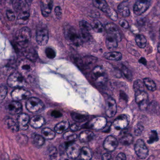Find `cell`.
<instances>
[{
    "label": "cell",
    "instance_id": "1",
    "mask_svg": "<svg viewBox=\"0 0 160 160\" xmlns=\"http://www.w3.org/2000/svg\"><path fill=\"white\" fill-rule=\"evenodd\" d=\"M64 35L68 42L75 47H79L83 43L81 33L73 27L67 26L64 28Z\"/></svg>",
    "mask_w": 160,
    "mask_h": 160
},
{
    "label": "cell",
    "instance_id": "2",
    "mask_svg": "<svg viewBox=\"0 0 160 160\" xmlns=\"http://www.w3.org/2000/svg\"><path fill=\"white\" fill-rule=\"evenodd\" d=\"M31 32L27 27L22 28L17 32L15 42L18 45L22 48H27L31 39Z\"/></svg>",
    "mask_w": 160,
    "mask_h": 160
},
{
    "label": "cell",
    "instance_id": "3",
    "mask_svg": "<svg viewBox=\"0 0 160 160\" xmlns=\"http://www.w3.org/2000/svg\"><path fill=\"white\" fill-rule=\"evenodd\" d=\"M91 78L95 85L99 87L104 86L107 81V75L103 68L97 66L91 72Z\"/></svg>",
    "mask_w": 160,
    "mask_h": 160
},
{
    "label": "cell",
    "instance_id": "4",
    "mask_svg": "<svg viewBox=\"0 0 160 160\" xmlns=\"http://www.w3.org/2000/svg\"><path fill=\"white\" fill-rule=\"evenodd\" d=\"M7 83L10 87L15 88H21L26 85V81L23 77L18 72H14L9 76Z\"/></svg>",
    "mask_w": 160,
    "mask_h": 160
},
{
    "label": "cell",
    "instance_id": "5",
    "mask_svg": "<svg viewBox=\"0 0 160 160\" xmlns=\"http://www.w3.org/2000/svg\"><path fill=\"white\" fill-rule=\"evenodd\" d=\"M48 39L49 34L47 27L44 24H40L36 30V42L40 45L44 46L48 42Z\"/></svg>",
    "mask_w": 160,
    "mask_h": 160
},
{
    "label": "cell",
    "instance_id": "6",
    "mask_svg": "<svg viewBox=\"0 0 160 160\" xmlns=\"http://www.w3.org/2000/svg\"><path fill=\"white\" fill-rule=\"evenodd\" d=\"M35 69L33 62L27 59L22 60L18 65V72L23 77H28L33 72Z\"/></svg>",
    "mask_w": 160,
    "mask_h": 160
},
{
    "label": "cell",
    "instance_id": "7",
    "mask_svg": "<svg viewBox=\"0 0 160 160\" xmlns=\"http://www.w3.org/2000/svg\"><path fill=\"white\" fill-rule=\"evenodd\" d=\"M44 104L39 98L31 97L26 103V108L31 113H38L44 108Z\"/></svg>",
    "mask_w": 160,
    "mask_h": 160
},
{
    "label": "cell",
    "instance_id": "8",
    "mask_svg": "<svg viewBox=\"0 0 160 160\" xmlns=\"http://www.w3.org/2000/svg\"><path fill=\"white\" fill-rule=\"evenodd\" d=\"M107 125V120L104 117H97L91 120L86 124V128L99 131L104 129Z\"/></svg>",
    "mask_w": 160,
    "mask_h": 160
},
{
    "label": "cell",
    "instance_id": "9",
    "mask_svg": "<svg viewBox=\"0 0 160 160\" xmlns=\"http://www.w3.org/2000/svg\"><path fill=\"white\" fill-rule=\"evenodd\" d=\"M97 59L92 56L84 57L78 59L77 62L79 68L83 71H88L90 70L94 63L96 62Z\"/></svg>",
    "mask_w": 160,
    "mask_h": 160
},
{
    "label": "cell",
    "instance_id": "10",
    "mask_svg": "<svg viewBox=\"0 0 160 160\" xmlns=\"http://www.w3.org/2000/svg\"><path fill=\"white\" fill-rule=\"evenodd\" d=\"M134 150L137 155L140 159H146L148 155V149L142 139H139L137 141Z\"/></svg>",
    "mask_w": 160,
    "mask_h": 160
},
{
    "label": "cell",
    "instance_id": "11",
    "mask_svg": "<svg viewBox=\"0 0 160 160\" xmlns=\"http://www.w3.org/2000/svg\"><path fill=\"white\" fill-rule=\"evenodd\" d=\"M65 150L68 157L73 159L78 157L81 152L80 147L73 142L68 143L66 146Z\"/></svg>",
    "mask_w": 160,
    "mask_h": 160
},
{
    "label": "cell",
    "instance_id": "12",
    "mask_svg": "<svg viewBox=\"0 0 160 160\" xmlns=\"http://www.w3.org/2000/svg\"><path fill=\"white\" fill-rule=\"evenodd\" d=\"M31 95L30 92L27 90L21 88H17L14 90L11 93L12 98L14 101L18 102L21 100H25L29 98Z\"/></svg>",
    "mask_w": 160,
    "mask_h": 160
},
{
    "label": "cell",
    "instance_id": "13",
    "mask_svg": "<svg viewBox=\"0 0 160 160\" xmlns=\"http://www.w3.org/2000/svg\"><path fill=\"white\" fill-rule=\"evenodd\" d=\"M130 122L129 116L125 114L120 115L113 122V126L115 129L118 130H123L125 129Z\"/></svg>",
    "mask_w": 160,
    "mask_h": 160
},
{
    "label": "cell",
    "instance_id": "14",
    "mask_svg": "<svg viewBox=\"0 0 160 160\" xmlns=\"http://www.w3.org/2000/svg\"><path fill=\"white\" fill-rule=\"evenodd\" d=\"M117 111V104L116 101L112 97H108L106 102V114L109 118L116 115Z\"/></svg>",
    "mask_w": 160,
    "mask_h": 160
},
{
    "label": "cell",
    "instance_id": "15",
    "mask_svg": "<svg viewBox=\"0 0 160 160\" xmlns=\"http://www.w3.org/2000/svg\"><path fill=\"white\" fill-rule=\"evenodd\" d=\"M148 97L146 92L143 91L135 92L136 102L139 105L141 109H146L148 107Z\"/></svg>",
    "mask_w": 160,
    "mask_h": 160
},
{
    "label": "cell",
    "instance_id": "16",
    "mask_svg": "<svg viewBox=\"0 0 160 160\" xmlns=\"http://www.w3.org/2000/svg\"><path fill=\"white\" fill-rule=\"evenodd\" d=\"M150 5V2L148 1H138L134 5V12L137 15H140L148 10Z\"/></svg>",
    "mask_w": 160,
    "mask_h": 160
},
{
    "label": "cell",
    "instance_id": "17",
    "mask_svg": "<svg viewBox=\"0 0 160 160\" xmlns=\"http://www.w3.org/2000/svg\"><path fill=\"white\" fill-rule=\"evenodd\" d=\"M7 112L12 115L20 114L22 110V104L19 102L12 101L7 103L5 106Z\"/></svg>",
    "mask_w": 160,
    "mask_h": 160
},
{
    "label": "cell",
    "instance_id": "18",
    "mask_svg": "<svg viewBox=\"0 0 160 160\" xmlns=\"http://www.w3.org/2000/svg\"><path fill=\"white\" fill-rule=\"evenodd\" d=\"M118 145V142L116 138L112 136L107 137L104 141L103 146L108 151L112 152L116 149Z\"/></svg>",
    "mask_w": 160,
    "mask_h": 160
},
{
    "label": "cell",
    "instance_id": "19",
    "mask_svg": "<svg viewBox=\"0 0 160 160\" xmlns=\"http://www.w3.org/2000/svg\"><path fill=\"white\" fill-rule=\"evenodd\" d=\"M79 27L81 30V35L83 41H88L90 39V32L91 26L87 21L82 20L79 22Z\"/></svg>",
    "mask_w": 160,
    "mask_h": 160
},
{
    "label": "cell",
    "instance_id": "20",
    "mask_svg": "<svg viewBox=\"0 0 160 160\" xmlns=\"http://www.w3.org/2000/svg\"><path fill=\"white\" fill-rule=\"evenodd\" d=\"M30 121V118L29 116L26 113L20 114L18 117L17 122L20 130L24 131L28 130Z\"/></svg>",
    "mask_w": 160,
    "mask_h": 160
},
{
    "label": "cell",
    "instance_id": "21",
    "mask_svg": "<svg viewBox=\"0 0 160 160\" xmlns=\"http://www.w3.org/2000/svg\"><path fill=\"white\" fill-rule=\"evenodd\" d=\"M41 11L42 15L48 17L52 12L53 7V1L50 0H44L41 2Z\"/></svg>",
    "mask_w": 160,
    "mask_h": 160
},
{
    "label": "cell",
    "instance_id": "22",
    "mask_svg": "<svg viewBox=\"0 0 160 160\" xmlns=\"http://www.w3.org/2000/svg\"><path fill=\"white\" fill-rule=\"evenodd\" d=\"M105 29L108 35L115 37L118 40V42H120L121 40L120 34L116 25L112 23H108L106 25Z\"/></svg>",
    "mask_w": 160,
    "mask_h": 160
},
{
    "label": "cell",
    "instance_id": "23",
    "mask_svg": "<svg viewBox=\"0 0 160 160\" xmlns=\"http://www.w3.org/2000/svg\"><path fill=\"white\" fill-rule=\"evenodd\" d=\"M4 122L7 128L13 132H16L20 130L18 122L12 118L7 117L4 119Z\"/></svg>",
    "mask_w": 160,
    "mask_h": 160
},
{
    "label": "cell",
    "instance_id": "24",
    "mask_svg": "<svg viewBox=\"0 0 160 160\" xmlns=\"http://www.w3.org/2000/svg\"><path fill=\"white\" fill-rule=\"evenodd\" d=\"M30 123L32 127L38 129L41 128L44 125L45 123V120L42 116H35L31 118Z\"/></svg>",
    "mask_w": 160,
    "mask_h": 160
},
{
    "label": "cell",
    "instance_id": "25",
    "mask_svg": "<svg viewBox=\"0 0 160 160\" xmlns=\"http://www.w3.org/2000/svg\"><path fill=\"white\" fill-rule=\"evenodd\" d=\"M94 134L90 131H85L81 132L79 135V139L82 142H88L93 139Z\"/></svg>",
    "mask_w": 160,
    "mask_h": 160
},
{
    "label": "cell",
    "instance_id": "26",
    "mask_svg": "<svg viewBox=\"0 0 160 160\" xmlns=\"http://www.w3.org/2000/svg\"><path fill=\"white\" fill-rule=\"evenodd\" d=\"M32 142L33 146L36 148H40L44 144L45 140L42 136L34 133L32 136Z\"/></svg>",
    "mask_w": 160,
    "mask_h": 160
},
{
    "label": "cell",
    "instance_id": "27",
    "mask_svg": "<svg viewBox=\"0 0 160 160\" xmlns=\"http://www.w3.org/2000/svg\"><path fill=\"white\" fill-rule=\"evenodd\" d=\"M106 44L108 49L113 50L118 47V40L114 36L108 35L106 40Z\"/></svg>",
    "mask_w": 160,
    "mask_h": 160
},
{
    "label": "cell",
    "instance_id": "28",
    "mask_svg": "<svg viewBox=\"0 0 160 160\" xmlns=\"http://www.w3.org/2000/svg\"><path fill=\"white\" fill-rule=\"evenodd\" d=\"M93 5L96 8L104 12L107 13L109 11V8L107 2L105 1H93Z\"/></svg>",
    "mask_w": 160,
    "mask_h": 160
},
{
    "label": "cell",
    "instance_id": "29",
    "mask_svg": "<svg viewBox=\"0 0 160 160\" xmlns=\"http://www.w3.org/2000/svg\"><path fill=\"white\" fill-rule=\"evenodd\" d=\"M70 127V123L68 121H62L58 123L55 127V131L58 134L62 133Z\"/></svg>",
    "mask_w": 160,
    "mask_h": 160
},
{
    "label": "cell",
    "instance_id": "30",
    "mask_svg": "<svg viewBox=\"0 0 160 160\" xmlns=\"http://www.w3.org/2000/svg\"><path fill=\"white\" fill-rule=\"evenodd\" d=\"M29 13L28 11H24L20 12L17 18V22L19 24H25L27 23L29 18Z\"/></svg>",
    "mask_w": 160,
    "mask_h": 160
},
{
    "label": "cell",
    "instance_id": "31",
    "mask_svg": "<svg viewBox=\"0 0 160 160\" xmlns=\"http://www.w3.org/2000/svg\"><path fill=\"white\" fill-rule=\"evenodd\" d=\"M24 55L27 59L33 62L36 61L38 58L37 53L35 50L33 49H28L25 50Z\"/></svg>",
    "mask_w": 160,
    "mask_h": 160
},
{
    "label": "cell",
    "instance_id": "32",
    "mask_svg": "<svg viewBox=\"0 0 160 160\" xmlns=\"http://www.w3.org/2000/svg\"><path fill=\"white\" fill-rule=\"evenodd\" d=\"M104 57L107 59L109 60L118 61L122 58V55L120 52H111L106 53L104 55Z\"/></svg>",
    "mask_w": 160,
    "mask_h": 160
},
{
    "label": "cell",
    "instance_id": "33",
    "mask_svg": "<svg viewBox=\"0 0 160 160\" xmlns=\"http://www.w3.org/2000/svg\"><path fill=\"white\" fill-rule=\"evenodd\" d=\"M80 155L83 160H90L92 158L91 150L88 147H84L81 148Z\"/></svg>",
    "mask_w": 160,
    "mask_h": 160
},
{
    "label": "cell",
    "instance_id": "34",
    "mask_svg": "<svg viewBox=\"0 0 160 160\" xmlns=\"http://www.w3.org/2000/svg\"><path fill=\"white\" fill-rule=\"evenodd\" d=\"M42 136L46 139H52L56 136V132L49 128H45L42 131Z\"/></svg>",
    "mask_w": 160,
    "mask_h": 160
},
{
    "label": "cell",
    "instance_id": "35",
    "mask_svg": "<svg viewBox=\"0 0 160 160\" xmlns=\"http://www.w3.org/2000/svg\"><path fill=\"white\" fill-rule=\"evenodd\" d=\"M27 2L25 1H12V5L14 9L17 12L23 11L25 10V7L27 6Z\"/></svg>",
    "mask_w": 160,
    "mask_h": 160
},
{
    "label": "cell",
    "instance_id": "36",
    "mask_svg": "<svg viewBox=\"0 0 160 160\" xmlns=\"http://www.w3.org/2000/svg\"><path fill=\"white\" fill-rule=\"evenodd\" d=\"M118 11L121 15L123 17H127L130 15V10L129 8L124 4V2L121 3L118 6Z\"/></svg>",
    "mask_w": 160,
    "mask_h": 160
},
{
    "label": "cell",
    "instance_id": "37",
    "mask_svg": "<svg viewBox=\"0 0 160 160\" xmlns=\"http://www.w3.org/2000/svg\"><path fill=\"white\" fill-rule=\"evenodd\" d=\"M91 26L92 28L95 32L101 33L103 31V26L99 20H95L92 21V23L91 24Z\"/></svg>",
    "mask_w": 160,
    "mask_h": 160
},
{
    "label": "cell",
    "instance_id": "38",
    "mask_svg": "<svg viewBox=\"0 0 160 160\" xmlns=\"http://www.w3.org/2000/svg\"><path fill=\"white\" fill-rule=\"evenodd\" d=\"M143 83L147 88L151 91H154L156 89V85L153 80L150 78H145L143 79Z\"/></svg>",
    "mask_w": 160,
    "mask_h": 160
},
{
    "label": "cell",
    "instance_id": "39",
    "mask_svg": "<svg viewBox=\"0 0 160 160\" xmlns=\"http://www.w3.org/2000/svg\"><path fill=\"white\" fill-rule=\"evenodd\" d=\"M133 138L132 136L130 134L127 133L124 134L120 139V142L123 145L129 146L132 143Z\"/></svg>",
    "mask_w": 160,
    "mask_h": 160
},
{
    "label": "cell",
    "instance_id": "40",
    "mask_svg": "<svg viewBox=\"0 0 160 160\" xmlns=\"http://www.w3.org/2000/svg\"><path fill=\"white\" fill-rule=\"evenodd\" d=\"M72 118L75 121L78 122H82L86 121L88 118V117L87 115H82L79 113L74 112L71 115Z\"/></svg>",
    "mask_w": 160,
    "mask_h": 160
},
{
    "label": "cell",
    "instance_id": "41",
    "mask_svg": "<svg viewBox=\"0 0 160 160\" xmlns=\"http://www.w3.org/2000/svg\"><path fill=\"white\" fill-rule=\"evenodd\" d=\"M136 42L140 48H143L146 46L147 40L145 36L141 34H138L136 37Z\"/></svg>",
    "mask_w": 160,
    "mask_h": 160
},
{
    "label": "cell",
    "instance_id": "42",
    "mask_svg": "<svg viewBox=\"0 0 160 160\" xmlns=\"http://www.w3.org/2000/svg\"><path fill=\"white\" fill-rule=\"evenodd\" d=\"M47 154L50 160H54L56 159L58 156L57 148L54 146H51L48 148L47 150Z\"/></svg>",
    "mask_w": 160,
    "mask_h": 160
},
{
    "label": "cell",
    "instance_id": "43",
    "mask_svg": "<svg viewBox=\"0 0 160 160\" xmlns=\"http://www.w3.org/2000/svg\"><path fill=\"white\" fill-rule=\"evenodd\" d=\"M144 83L142 82L141 80H136L134 82L133 86V89L135 91V92L138 91H144Z\"/></svg>",
    "mask_w": 160,
    "mask_h": 160
},
{
    "label": "cell",
    "instance_id": "44",
    "mask_svg": "<svg viewBox=\"0 0 160 160\" xmlns=\"http://www.w3.org/2000/svg\"><path fill=\"white\" fill-rule=\"evenodd\" d=\"M63 138L65 140L69 141H74L77 138V135L73 132L68 131L64 133L63 135Z\"/></svg>",
    "mask_w": 160,
    "mask_h": 160
},
{
    "label": "cell",
    "instance_id": "45",
    "mask_svg": "<svg viewBox=\"0 0 160 160\" xmlns=\"http://www.w3.org/2000/svg\"><path fill=\"white\" fill-rule=\"evenodd\" d=\"M158 140H159V137H158L157 132L155 130H152L151 132L148 143L149 144H152L154 142H157Z\"/></svg>",
    "mask_w": 160,
    "mask_h": 160
},
{
    "label": "cell",
    "instance_id": "46",
    "mask_svg": "<svg viewBox=\"0 0 160 160\" xmlns=\"http://www.w3.org/2000/svg\"><path fill=\"white\" fill-rule=\"evenodd\" d=\"M17 140L19 144L22 145H26L28 141V138L26 135L19 134L17 136Z\"/></svg>",
    "mask_w": 160,
    "mask_h": 160
},
{
    "label": "cell",
    "instance_id": "47",
    "mask_svg": "<svg viewBox=\"0 0 160 160\" xmlns=\"http://www.w3.org/2000/svg\"><path fill=\"white\" fill-rule=\"evenodd\" d=\"M121 72L122 73V75L124 76L125 78H127L128 80H132V75L130 72V70L126 68L125 66L122 65L121 67Z\"/></svg>",
    "mask_w": 160,
    "mask_h": 160
},
{
    "label": "cell",
    "instance_id": "48",
    "mask_svg": "<svg viewBox=\"0 0 160 160\" xmlns=\"http://www.w3.org/2000/svg\"><path fill=\"white\" fill-rule=\"evenodd\" d=\"M45 54L47 57L49 59H54L56 56V52L52 48H47L45 50Z\"/></svg>",
    "mask_w": 160,
    "mask_h": 160
},
{
    "label": "cell",
    "instance_id": "49",
    "mask_svg": "<svg viewBox=\"0 0 160 160\" xmlns=\"http://www.w3.org/2000/svg\"><path fill=\"white\" fill-rule=\"evenodd\" d=\"M1 96H0V100L1 102H2V101L5 99L8 93V89L7 87L5 86L2 85L1 86Z\"/></svg>",
    "mask_w": 160,
    "mask_h": 160
},
{
    "label": "cell",
    "instance_id": "50",
    "mask_svg": "<svg viewBox=\"0 0 160 160\" xmlns=\"http://www.w3.org/2000/svg\"><path fill=\"white\" fill-rule=\"evenodd\" d=\"M143 129H144V127L143 125L140 124H138L134 128L135 134L137 136L141 134V133L143 132Z\"/></svg>",
    "mask_w": 160,
    "mask_h": 160
},
{
    "label": "cell",
    "instance_id": "51",
    "mask_svg": "<svg viewBox=\"0 0 160 160\" xmlns=\"http://www.w3.org/2000/svg\"><path fill=\"white\" fill-rule=\"evenodd\" d=\"M107 13L111 19L114 20V21L117 20L118 15H117V12L115 11L112 10V9H109V11H108Z\"/></svg>",
    "mask_w": 160,
    "mask_h": 160
},
{
    "label": "cell",
    "instance_id": "52",
    "mask_svg": "<svg viewBox=\"0 0 160 160\" xmlns=\"http://www.w3.org/2000/svg\"><path fill=\"white\" fill-rule=\"evenodd\" d=\"M6 16H7V18L10 21H12L15 19V15L14 13L11 11V10H8L6 12Z\"/></svg>",
    "mask_w": 160,
    "mask_h": 160
},
{
    "label": "cell",
    "instance_id": "53",
    "mask_svg": "<svg viewBox=\"0 0 160 160\" xmlns=\"http://www.w3.org/2000/svg\"><path fill=\"white\" fill-rule=\"evenodd\" d=\"M55 14L57 18H58V19L61 18L62 11L61 8L59 6H57L55 8Z\"/></svg>",
    "mask_w": 160,
    "mask_h": 160
},
{
    "label": "cell",
    "instance_id": "54",
    "mask_svg": "<svg viewBox=\"0 0 160 160\" xmlns=\"http://www.w3.org/2000/svg\"><path fill=\"white\" fill-rule=\"evenodd\" d=\"M82 128V126L79 124V123H75L74 124H72V126H71V130H72V132H76V131H78Z\"/></svg>",
    "mask_w": 160,
    "mask_h": 160
},
{
    "label": "cell",
    "instance_id": "55",
    "mask_svg": "<svg viewBox=\"0 0 160 160\" xmlns=\"http://www.w3.org/2000/svg\"><path fill=\"white\" fill-rule=\"evenodd\" d=\"M51 115L53 118H59L61 117L62 115L60 111H58V110H53V111H52V112H51Z\"/></svg>",
    "mask_w": 160,
    "mask_h": 160
},
{
    "label": "cell",
    "instance_id": "56",
    "mask_svg": "<svg viewBox=\"0 0 160 160\" xmlns=\"http://www.w3.org/2000/svg\"><path fill=\"white\" fill-rule=\"evenodd\" d=\"M102 160H113V158L110 153L106 152L102 156Z\"/></svg>",
    "mask_w": 160,
    "mask_h": 160
},
{
    "label": "cell",
    "instance_id": "57",
    "mask_svg": "<svg viewBox=\"0 0 160 160\" xmlns=\"http://www.w3.org/2000/svg\"><path fill=\"white\" fill-rule=\"evenodd\" d=\"M119 23L120 26L122 28H123L127 29L129 28V25L128 22L126 20H124V19H122V20H121L120 21Z\"/></svg>",
    "mask_w": 160,
    "mask_h": 160
},
{
    "label": "cell",
    "instance_id": "58",
    "mask_svg": "<svg viewBox=\"0 0 160 160\" xmlns=\"http://www.w3.org/2000/svg\"><path fill=\"white\" fill-rule=\"evenodd\" d=\"M126 157L125 154L122 152H120L117 155L116 160H126Z\"/></svg>",
    "mask_w": 160,
    "mask_h": 160
},
{
    "label": "cell",
    "instance_id": "59",
    "mask_svg": "<svg viewBox=\"0 0 160 160\" xmlns=\"http://www.w3.org/2000/svg\"><path fill=\"white\" fill-rule=\"evenodd\" d=\"M10 160L9 155L6 152L2 153L1 156V160Z\"/></svg>",
    "mask_w": 160,
    "mask_h": 160
},
{
    "label": "cell",
    "instance_id": "60",
    "mask_svg": "<svg viewBox=\"0 0 160 160\" xmlns=\"http://www.w3.org/2000/svg\"><path fill=\"white\" fill-rule=\"evenodd\" d=\"M139 62L142 63V64H144V65H146V63H147V61L144 58H142L139 59Z\"/></svg>",
    "mask_w": 160,
    "mask_h": 160
},
{
    "label": "cell",
    "instance_id": "61",
    "mask_svg": "<svg viewBox=\"0 0 160 160\" xmlns=\"http://www.w3.org/2000/svg\"><path fill=\"white\" fill-rule=\"evenodd\" d=\"M157 49H158V52L160 53V42L159 43V44L158 45V47H157Z\"/></svg>",
    "mask_w": 160,
    "mask_h": 160
},
{
    "label": "cell",
    "instance_id": "62",
    "mask_svg": "<svg viewBox=\"0 0 160 160\" xmlns=\"http://www.w3.org/2000/svg\"><path fill=\"white\" fill-rule=\"evenodd\" d=\"M60 160H70L69 159V158H66V157H64V158H62L61 159H60Z\"/></svg>",
    "mask_w": 160,
    "mask_h": 160
},
{
    "label": "cell",
    "instance_id": "63",
    "mask_svg": "<svg viewBox=\"0 0 160 160\" xmlns=\"http://www.w3.org/2000/svg\"><path fill=\"white\" fill-rule=\"evenodd\" d=\"M13 160H23L22 159L20 158H16V159H13Z\"/></svg>",
    "mask_w": 160,
    "mask_h": 160
},
{
    "label": "cell",
    "instance_id": "64",
    "mask_svg": "<svg viewBox=\"0 0 160 160\" xmlns=\"http://www.w3.org/2000/svg\"></svg>",
    "mask_w": 160,
    "mask_h": 160
}]
</instances>
